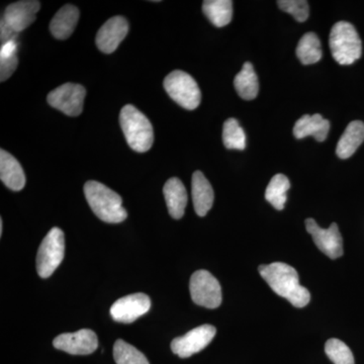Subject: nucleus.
Listing matches in <instances>:
<instances>
[{"instance_id": "1", "label": "nucleus", "mask_w": 364, "mask_h": 364, "mask_svg": "<svg viewBox=\"0 0 364 364\" xmlns=\"http://www.w3.org/2000/svg\"><path fill=\"white\" fill-rule=\"evenodd\" d=\"M258 272L275 294L296 308H304L310 303V291L299 284L298 272L291 265L282 262L261 264Z\"/></svg>"}, {"instance_id": "2", "label": "nucleus", "mask_w": 364, "mask_h": 364, "mask_svg": "<svg viewBox=\"0 0 364 364\" xmlns=\"http://www.w3.org/2000/svg\"><path fill=\"white\" fill-rule=\"evenodd\" d=\"M85 196L91 210L102 221L117 224L128 217L121 196L100 182H86Z\"/></svg>"}, {"instance_id": "3", "label": "nucleus", "mask_w": 364, "mask_h": 364, "mask_svg": "<svg viewBox=\"0 0 364 364\" xmlns=\"http://www.w3.org/2000/svg\"><path fill=\"white\" fill-rule=\"evenodd\" d=\"M119 124L129 146L144 153L152 147L154 132L148 117L132 105H124L119 114Z\"/></svg>"}, {"instance_id": "4", "label": "nucleus", "mask_w": 364, "mask_h": 364, "mask_svg": "<svg viewBox=\"0 0 364 364\" xmlns=\"http://www.w3.org/2000/svg\"><path fill=\"white\" fill-rule=\"evenodd\" d=\"M333 58L340 65H351L363 55V43L356 28L348 21L333 26L329 37Z\"/></svg>"}, {"instance_id": "5", "label": "nucleus", "mask_w": 364, "mask_h": 364, "mask_svg": "<svg viewBox=\"0 0 364 364\" xmlns=\"http://www.w3.org/2000/svg\"><path fill=\"white\" fill-rule=\"evenodd\" d=\"M65 237L59 228H53L46 235L37 253V272L42 279L51 277L63 261Z\"/></svg>"}, {"instance_id": "6", "label": "nucleus", "mask_w": 364, "mask_h": 364, "mask_svg": "<svg viewBox=\"0 0 364 364\" xmlns=\"http://www.w3.org/2000/svg\"><path fill=\"white\" fill-rule=\"evenodd\" d=\"M164 88L170 97L188 111H193L200 104L202 95L195 79L186 72L176 70L164 79Z\"/></svg>"}, {"instance_id": "7", "label": "nucleus", "mask_w": 364, "mask_h": 364, "mask_svg": "<svg viewBox=\"0 0 364 364\" xmlns=\"http://www.w3.org/2000/svg\"><path fill=\"white\" fill-rule=\"evenodd\" d=\"M189 291L196 305L215 309L222 304L221 284L207 270H198L191 275Z\"/></svg>"}, {"instance_id": "8", "label": "nucleus", "mask_w": 364, "mask_h": 364, "mask_svg": "<svg viewBox=\"0 0 364 364\" xmlns=\"http://www.w3.org/2000/svg\"><path fill=\"white\" fill-rule=\"evenodd\" d=\"M86 90L82 85L65 83L48 95V104L69 117H77L83 111Z\"/></svg>"}, {"instance_id": "9", "label": "nucleus", "mask_w": 364, "mask_h": 364, "mask_svg": "<svg viewBox=\"0 0 364 364\" xmlns=\"http://www.w3.org/2000/svg\"><path fill=\"white\" fill-rule=\"evenodd\" d=\"M217 329L212 325H203L191 330L186 335L172 340L171 350L181 358H191L202 351L212 342Z\"/></svg>"}, {"instance_id": "10", "label": "nucleus", "mask_w": 364, "mask_h": 364, "mask_svg": "<svg viewBox=\"0 0 364 364\" xmlns=\"http://www.w3.org/2000/svg\"><path fill=\"white\" fill-rule=\"evenodd\" d=\"M306 231L312 236L314 243L331 259H337L343 255V241L336 223H333L328 229L318 227L314 219L306 220Z\"/></svg>"}, {"instance_id": "11", "label": "nucleus", "mask_w": 364, "mask_h": 364, "mask_svg": "<svg viewBox=\"0 0 364 364\" xmlns=\"http://www.w3.org/2000/svg\"><path fill=\"white\" fill-rule=\"evenodd\" d=\"M55 348L72 355H88L97 350V334L90 329H81L75 333H64L53 341Z\"/></svg>"}, {"instance_id": "12", "label": "nucleus", "mask_w": 364, "mask_h": 364, "mask_svg": "<svg viewBox=\"0 0 364 364\" xmlns=\"http://www.w3.org/2000/svg\"><path fill=\"white\" fill-rule=\"evenodd\" d=\"M150 308L149 296L147 294L139 293L129 294L117 299L112 306L109 313L116 322L129 324V323L135 322L136 318L149 312Z\"/></svg>"}, {"instance_id": "13", "label": "nucleus", "mask_w": 364, "mask_h": 364, "mask_svg": "<svg viewBox=\"0 0 364 364\" xmlns=\"http://www.w3.org/2000/svg\"><path fill=\"white\" fill-rule=\"evenodd\" d=\"M129 32V23L123 16H114L105 21L98 31L95 43L98 49L105 54H112L117 49Z\"/></svg>"}, {"instance_id": "14", "label": "nucleus", "mask_w": 364, "mask_h": 364, "mask_svg": "<svg viewBox=\"0 0 364 364\" xmlns=\"http://www.w3.org/2000/svg\"><path fill=\"white\" fill-rule=\"evenodd\" d=\"M41 9V2L36 0H21L9 4L4 11V21L16 33L23 32L36 20L38 11Z\"/></svg>"}, {"instance_id": "15", "label": "nucleus", "mask_w": 364, "mask_h": 364, "mask_svg": "<svg viewBox=\"0 0 364 364\" xmlns=\"http://www.w3.org/2000/svg\"><path fill=\"white\" fill-rule=\"evenodd\" d=\"M0 178L14 191H20L26 186L25 172L20 162L4 149L0 151Z\"/></svg>"}, {"instance_id": "16", "label": "nucleus", "mask_w": 364, "mask_h": 364, "mask_svg": "<svg viewBox=\"0 0 364 364\" xmlns=\"http://www.w3.org/2000/svg\"><path fill=\"white\" fill-rule=\"evenodd\" d=\"M193 207L198 215L205 217L214 203V191L203 172L196 171L191 179Z\"/></svg>"}, {"instance_id": "17", "label": "nucleus", "mask_w": 364, "mask_h": 364, "mask_svg": "<svg viewBox=\"0 0 364 364\" xmlns=\"http://www.w3.org/2000/svg\"><path fill=\"white\" fill-rule=\"evenodd\" d=\"M163 193L170 215L176 220L181 219L188 205V193L181 179L172 177L167 181Z\"/></svg>"}, {"instance_id": "18", "label": "nucleus", "mask_w": 364, "mask_h": 364, "mask_svg": "<svg viewBox=\"0 0 364 364\" xmlns=\"http://www.w3.org/2000/svg\"><path fill=\"white\" fill-rule=\"evenodd\" d=\"M330 131V122L321 114L313 116L305 114L296 121L294 127V135L296 139H304L313 136L318 142H323L327 139Z\"/></svg>"}, {"instance_id": "19", "label": "nucleus", "mask_w": 364, "mask_h": 364, "mask_svg": "<svg viewBox=\"0 0 364 364\" xmlns=\"http://www.w3.org/2000/svg\"><path fill=\"white\" fill-rule=\"evenodd\" d=\"M79 11L77 7L67 4L55 14L50 23V31L56 39L66 40L73 33L77 26Z\"/></svg>"}, {"instance_id": "20", "label": "nucleus", "mask_w": 364, "mask_h": 364, "mask_svg": "<svg viewBox=\"0 0 364 364\" xmlns=\"http://www.w3.org/2000/svg\"><path fill=\"white\" fill-rule=\"evenodd\" d=\"M364 141V124L353 121L345 129L336 147V154L340 159L350 158Z\"/></svg>"}, {"instance_id": "21", "label": "nucleus", "mask_w": 364, "mask_h": 364, "mask_svg": "<svg viewBox=\"0 0 364 364\" xmlns=\"http://www.w3.org/2000/svg\"><path fill=\"white\" fill-rule=\"evenodd\" d=\"M234 86L239 97L243 100H252L257 97L259 83L252 64L249 62L244 64L234 79Z\"/></svg>"}, {"instance_id": "22", "label": "nucleus", "mask_w": 364, "mask_h": 364, "mask_svg": "<svg viewBox=\"0 0 364 364\" xmlns=\"http://www.w3.org/2000/svg\"><path fill=\"white\" fill-rule=\"evenodd\" d=\"M203 11L213 25L218 28L229 25L233 18V2L230 0H205Z\"/></svg>"}, {"instance_id": "23", "label": "nucleus", "mask_w": 364, "mask_h": 364, "mask_svg": "<svg viewBox=\"0 0 364 364\" xmlns=\"http://www.w3.org/2000/svg\"><path fill=\"white\" fill-rule=\"evenodd\" d=\"M296 56L304 65L317 63L322 58V48L315 33H306L299 40L296 50Z\"/></svg>"}, {"instance_id": "24", "label": "nucleus", "mask_w": 364, "mask_h": 364, "mask_svg": "<svg viewBox=\"0 0 364 364\" xmlns=\"http://www.w3.org/2000/svg\"><path fill=\"white\" fill-rule=\"evenodd\" d=\"M289 188H291V182L289 178L284 174H277L268 183L265 198L273 208H277V210H282L287 203V193Z\"/></svg>"}, {"instance_id": "25", "label": "nucleus", "mask_w": 364, "mask_h": 364, "mask_svg": "<svg viewBox=\"0 0 364 364\" xmlns=\"http://www.w3.org/2000/svg\"><path fill=\"white\" fill-rule=\"evenodd\" d=\"M223 142L230 150H244L246 148L245 132L236 119H227L223 126Z\"/></svg>"}, {"instance_id": "26", "label": "nucleus", "mask_w": 364, "mask_h": 364, "mask_svg": "<svg viewBox=\"0 0 364 364\" xmlns=\"http://www.w3.org/2000/svg\"><path fill=\"white\" fill-rule=\"evenodd\" d=\"M114 358L117 364H150L142 352L122 339L114 343Z\"/></svg>"}, {"instance_id": "27", "label": "nucleus", "mask_w": 364, "mask_h": 364, "mask_svg": "<svg viewBox=\"0 0 364 364\" xmlns=\"http://www.w3.org/2000/svg\"><path fill=\"white\" fill-rule=\"evenodd\" d=\"M325 352L334 364H355L353 353L341 340L332 338L325 345Z\"/></svg>"}, {"instance_id": "28", "label": "nucleus", "mask_w": 364, "mask_h": 364, "mask_svg": "<svg viewBox=\"0 0 364 364\" xmlns=\"http://www.w3.org/2000/svg\"><path fill=\"white\" fill-rule=\"evenodd\" d=\"M279 7L284 13L291 14L294 20L304 23L308 20L310 7L306 0H279Z\"/></svg>"}, {"instance_id": "29", "label": "nucleus", "mask_w": 364, "mask_h": 364, "mask_svg": "<svg viewBox=\"0 0 364 364\" xmlns=\"http://www.w3.org/2000/svg\"><path fill=\"white\" fill-rule=\"evenodd\" d=\"M18 65V56L9 57V58H0V80L1 82L7 80Z\"/></svg>"}, {"instance_id": "30", "label": "nucleus", "mask_w": 364, "mask_h": 364, "mask_svg": "<svg viewBox=\"0 0 364 364\" xmlns=\"http://www.w3.org/2000/svg\"><path fill=\"white\" fill-rule=\"evenodd\" d=\"M16 36H18V33L14 32L13 28L2 18L1 23H0V40H1V45L6 44L9 41L16 40Z\"/></svg>"}, {"instance_id": "31", "label": "nucleus", "mask_w": 364, "mask_h": 364, "mask_svg": "<svg viewBox=\"0 0 364 364\" xmlns=\"http://www.w3.org/2000/svg\"><path fill=\"white\" fill-rule=\"evenodd\" d=\"M18 51V43L16 40H11L6 44L1 45L0 48V58H9L16 56Z\"/></svg>"}, {"instance_id": "32", "label": "nucleus", "mask_w": 364, "mask_h": 364, "mask_svg": "<svg viewBox=\"0 0 364 364\" xmlns=\"http://www.w3.org/2000/svg\"><path fill=\"white\" fill-rule=\"evenodd\" d=\"M2 232H4V222L0 220V235H2Z\"/></svg>"}]
</instances>
